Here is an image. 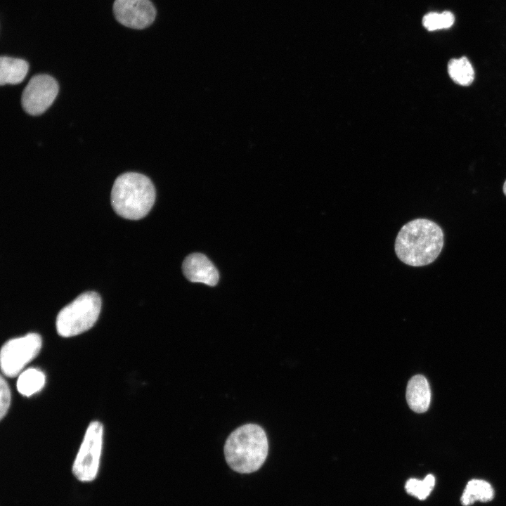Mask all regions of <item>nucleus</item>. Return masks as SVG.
<instances>
[{"label": "nucleus", "instance_id": "obj_18", "mask_svg": "<svg viewBox=\"0 0 506 506\" xmlns=\"http://www.w3.org/2000/svg\"><path fill=\"white\" fill-rule=\"evenodd\" d=\"M503 192H504V194L506 195V181H505L504 185H503Z\"/></svg>", "mask_w": 506, "mask_h": 506}, {"label": "nucleus", "instance_id": "obj_16", "mask_svg": "<svg viewBox=\"0 0 506 506\" xmlns=\"http://www.w3.org/2000/svg\"><path fill=\"white\" fill-rule=\"evenodd\" d=\"M455 21L454 15L448 11L441 13L431 12L422 18L423 26L429 31L450 27Z\"/></svg>", "mask_w": 506, "mask_h": 506}, {"label": "nucleus", "instance_id": "obj_4", "mask_svg": "<svg viewBox=\"0 0 506 506\" xmlns=\"http://www.w3.org/2000/svg\"><path fill=\"white\" fill-rule=\"evenodd\" d=\"M100 309L101 299L98 293L81 294L58 313L56 323L58 335L70 337L89 330L98 320Z\"/></svg>", "mask_w": 506, "mask_h": 506}, {"label": "nucleus", "instance_id": "obj_5", "mask_svg": "<svg viewBox=\"0 0 506 506\" xmlns=\"http://www.w3.org/2000/svg\"><path fill=\"white\" fill-rule=\"evenodd\" d=\"M103 427L98 421L91 422L72 466L74 476L89 482L97 476L103 446Z\"/></svg>", "mask_w": 506, "mask_h": 506}, {"label": "nucleus", "instance_id": "obj_6", "mask_svg": "<svg viewBox=\"0 0 506 506\" xmlns=\"http://www.w3.org/2000/svg\"><path fill=\"white\" fill-rule=\"evenodd\" d=\"M42 345L41 336L34 332L11 339L1 349L0 361L2 372L13 377L39 353Z\"/></svg>", "mask_w": 506, "mask_h": 506}, {"label": "nucleus", "instance_id": "obj_10", "mask_svg": "<svg viewBox=\"0 0 506 506\" xmlns=\"http://www.w3.org/2000/svg\"><path fill=\"white\" fill-rule=\"evenodd\" d=\"M406 399L409 407L414 412L421 413L427 410L431 401V390L424 376L415 375L409 380Z\"/></svg>", "mask_w": 506, "mask_h": 506}, {"label": "nucleus", "instance_id": "obj_13", "mask_svg": "<svg viewBox=\"0 0 506 506\" xmlns=\"http://www.w3.org/2000/svg\"><path fill=\"white\" fill-rule=\"evenodd\" d=\"M45 382L46 376L41 370L30 368L20 372L16 386L20 394L28 397L41 391Z\"/></svg>", "mask_w": 506, "mask_h": 506}, {"label": "nucleus", "instance_id": "obj_17", "mask_svg": "<svg viewBox=\"0 0 506 506\" xmlns=\"http://www.w3.org/2000/svg\"><path fill=\"white\" fill-rule=\"evenodd\" d=\"M0 385V418L2 420L8 410L11 398L9 386L3 376L1 377Z\"/></svg>", "mask_w": 506, "mask_h": 506}, {"label": "nucleus", "instance_id": "obj_14", "mask_svg": "<svg viewBox=\"0 0 506 506\" xmlns=\"http://www.w3.org/2000/svg\"><path fill=\"white\" fill-rule=\"evenodd\" d=\"M448 72L453 81L461 86H469L474 81L473 67L465 56L450 59L448 63Z\"/></svg>", "mask_w": 506, "mask_h": 506}, {"label": "nucleus", "instance_id": "obj_3", "mask_svg": "<svg viewBox=\"0 0 506 506\" xmlns=\"http://www.w3.org/2000/svg\"><path fill=\"white\" fill-rule=\"evenodd\" d=\"M155 200V189L146 176L127 172L119 176L111 191V205L120 216L138 220L150 212Z\"/></svg>", "mask_w": 506, "mask_h": 506}, {"label": "nucleus", "instance_id": "obj_15", "mask_svg": "<svg viewBox=\"0 0 506 506\" xmlns=\"http://www.w3.org/2000/svg\"><path fill=\"white\" fill-rule=\"evenodd\" d=\"M435 485L434 475L429 474L423 480L409 479L405 485L406 492L419 500H425L432 491Z\"/></svg>", "mask_w": 506, "mask_h": 506}, {"label": "nucleus", "instance_id": "obj_9", "mask_svg": "<svg viewBox=\"0 0 506 506\" xmlns=\"http://www.w3.org/2000/svg\"><path fill=\"white\" fill-rule=\"evenodd\" d=\"M185 277L193 283H202L214 286L219 274L212 261L204 254L193 253L188 255L182 265Z\"/></svg>", "mask_w": 506, "mask_h": 506}, {"label": "nucleus", "instance_id": "obj_1", "mask_svg": "<svg viewBox=\"0 0 506 506\" xmlns=\"http://www.w3.org/2000/svg\"><path fill=\"white\" fill-rule=\"evenodd\" d=\"M443 233L432 221L417 219L406 223L395 241L398 258L411 266H423L432 263L443 247Z\"/></svg>", "mask_w": 506, "mask_h": 506}, {"label": "nucleus", "instance_id": "obj_12", "mask_svg": "<svg viewBox=\"0 0 506 506\" xmlns=\"http://www.w3.org/2000/svg\"><path fill=\"white\" fill-rule=\"evenodd\" d=\"M494 495V489L488 481L473 479L467 484L460 502L463 506H469L476 501L487 502L493 499Z\"/></svg>", "mask_w": 506, "mask_h": 506}, {"label": "nucleus", "instance_id": "obj_7", "mask_svg": "<svg viewBox=\"0 0 506 506\" xmlns=\"http://www.w3.org/2000/svg\"><path fill=\"white\" fill-rule=\"evenodd\" d=\"M58 93V84L48 74L32 77L22 93L24 110L31 115L44 112L53 103Z\"/></svg>", "mask_w": 506, "mask_h": 506}, {"label": "nucleus", "instance_id": "obj_2", "mask_svg": "<svg viewBox=\"0 0 506 506\" xmlns=\"http://www.w3.org/2000/svg\"><path fill=\"white\" fill-rule=\"evenodd\" d=\"M268 443L264 430L256 424H244L233 431L224 445L225 459L235 472L249 474L264 463Z\"/></svg>", "mask_w": 506, "mask_h": 506}, {"label": "nucleus", "instance_id": "obj_11", "mask_svg": "<svg viewBox=\"0 0 506 506\" xmlns=\"http://www.w3.org/2000/svg\"><path fill=\"white\" fill-rule=\"evenodd\" d=\"M29 70L27 63L20 58L1 56L0 58V84H17L23 81Z\"/></svg>", "mask_w": 506, "mask_h": 506}, {"label": "nucleus", "instance_id": "obj_8", "mask_svg": "<svg viewBox=\"0 0 506 506\" xmlns=\"http://www.w3.org/2000/svg\"><path fill=\"white\" fill-rule=\"evenodd\" d=\"M113 12L122 25L138 30L150 25L156 16L155 8L149 0H115Z\"/></svg>", "mask_w": 506, "mask_h": 506}]
</instances>
